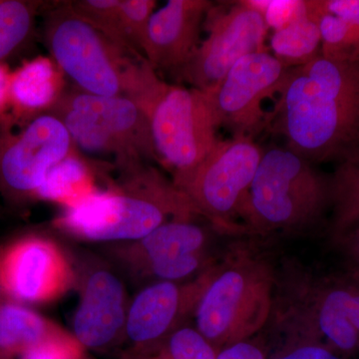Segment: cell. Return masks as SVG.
<instances>
[{"instance_id": "17", "label": "cell", "mask_w": 359, "mask_h": 359, "mask_svg": "<svg viewBox=\"0 0 359 359\" xmlns=\"http://www.w3.org/2000/svg\"><path fill=\"white\" fill-rule=\"evenodd\" d=\"M65 76L52 58L39 56L22 63L11 73L14 115L26 120L53 109L65 95Z\"/></svg>"}, {"instance_id": "13", "label": "cell", "mask_w": 359, "mask_h": 359, "mask_svg": "<svg viewBox=\"0 0 359 359\" xmlns=\"http://www.w3.org/2000/svg\"><path fill=\"white\" fill-rule=\"evenodd\" d=\"M73 282L69 261L48 238H20L0 252V290L16 301H55Z\"/></svg>"}, {"instance_id": "2", "label": "cell", "mask_w": 359, "mask_h": 359, "mask_svg": "<svg viewBox=\"0 0 359 359\" xmlns=\"http://www.w3.org/2000/svg\"><path fill=\"white\" fill-rule=\"evenodd\" d=\"M119 190L97 191L56 221L70 235L94 242H135L172 219L201 216L195 205L154 168L128 171Z\"/></svg>"}, {"instance_id": "19", "label": "cell", "mask_w": 359, "mask_h": 359, "mask_svg": "<svg viewBox=\"0 0 359 359\" xmlns=\"http://www.w3.org/2000/svg\"><path fill=\"white\" fill-rule=\"evenodd\" d=\"M330 176L332 231L335 242L359 226V144L339 157Z\"/></svg>"}, {"instance_id": "12", "label": "cell", "mask_w": 359, "mask_h": 359, "mask_svg": "<svg viewBox=\"0 0 359 359\" xmlns=\"http://www.w3.org/2000/svg\"><path fill=\"white\" fill-rule=\"evenodd\" d=\"M0 137V186L14 196H35L52 168L74 151L69 132L47 113Z\"/></svg>"}, {"instance_id": "18", "label": "cell", "mask_w": 359, "mask_h": 359, "mask_svg": "<svg viewBox=\"0 0 359 359\" xmlns=\"http://www.w3.org/2000/svg\"><path fill=\"white\" fill-rule=\"evenodd\" d=\"M193 219H172L145 237L120 245L116 254L134 271L146 264L204 252L207 233Z\"/></svg>"}, {"instance_id": "14", "label": "cell", "mask_w": 359, "mask_h": 359, "mask_svg": "<svg viewBox=\"0 0 359 359\" xmlns=\"http://www.w3.org/2000/svg\"><path fill=\"white\" fill-rule=\"evenodd\" d=\"M218 269L219 266L207 268L186 283L158 282L142 290L125 323L133 346L152 344L181 328L187 316L197 311Z\"/></svg>"}, {"instance_id": "21", "label": "cell", "mask_w": 359, "mask_h": 359, "mask_svg": "<svg viewBox=\"0 0 359 359\" xmlns=\"http://www.w3.org/2000/svg\"><path fill=\"white\" fill-rule=\"evenodd\" d=\"M97 191L88 165L73 151L48 172L35 197L68 208Z\"/></svg>"}, {"instance_id": "8", "label": "cell", "mask_w": 359, "mask_h": 359, "mask_svg": "<svg viewBox=\"0 0 359 359\" xmlns=\"http://www.w3.org/2000/svg\"><path fill=\"white\" fill-rule=\"evenodd\" d=\"M264 151L252 137L218 140L197 166L173 177L174 185L201 216L231 230L235 217L247 218L250 186Z\"/></svg>"}, {"instance_id": "25", "label": "cell", "mask_w": 359, "mask_h": 359, "mask_svg": "<svg viewBox=\"0 0 359 359\" xmlns=\"http://www.w3.org/2000/svg\"><path fill=\"white\" fill-rule=\"evenodd\" d=\"M37 7L36 2L0 0V62L32 32Z\"/></svg>"}, {"instance_id": "28", "label": "cell", "mask_w": 359, "mask_h": 359, "mask_svg": "<svg viewBox=\"0 0 359 359\" xmlns=\"http://www.w3.org/2000/svg\"><path fill=\"white\" fill-rule=\"evenodd\" d=\"M205 264V252H195L146 264L137 269L136 273L147 278H157L159 282H179L195 275Z\"/></svg>"}, {"instance_id": "31", "label": "cell", "mask_w": 359, "mask_h": 359, "mask_svg": "<svg viewBox=\"0 0 359 359\" xmlns=\"http://www.w3.org/2000/svg\"><path fill=\"white\" fill-rule=\"evenodd\" d=\"M273 359H342L332 349L318 344L297 342Z\"/></svg>"}, {"instance_id": "16", "label": "cell", "mask_w": 359, "mask_h": 359, "mask_svg": "<svg viewBox=\"0 0 359 359\" xmlns=\"http://www.w3.org/2000/svg\"><path fill=\"white\" fill-rule=\"evenodd\" d=\"M125 292L117 276L97 271L85 283L73 320L74 337L87 348L109 346L126 323Z\"/></svg>"}, {"instance_id": "4", "label": "cell", "mask_w": 359, "mask_h": 359, "mask_svg": "<svg viewBox=\"0 0 359 359\" xmlns=\"http://www.w3.org/2000/svg\"><path fill=\"white\" fill-rule=\"evenodd\" d=\"M275 278L268 264L238 257L219 266L196 311V330L217 351L248 341L275 308Z\"/></svg>"}, {"instance_id": "15", "label": "cell", "mask_w": 359, "mask_h": 359, "mask_svg": "<svg viewBox=\"0 0 359 359\" xmlns=\"http://www.w3.org/2000/svg\"><path fill=\"white\" fill-rule=\"evenodd\" d=\"M209 0H169L149 22L142 54L155 70L176 74L199 46Z\"/></svg>"}, {"instance_id": "10", "label": "cell", "mask_w": 359, "mask_h": 359, "mask_svg": "<svg viewBox=\"0 0 359 359\" xmlns=\"http://www.w3.org/2000/svg\"><path fill=\"white\" fill-rule=\"evenodd\" d=\"M207 37L176 77L202 92L216 88L245 56L269 49V27L263 16L242 1L212 4L204 21Z\"/></svg>"}, {"instance_id": "30", "label": "cell", "mask_w": 359, "mask_h": 359, "mask_svg": "<svg viewBox=\"0 0 359 359\" xmlns=\"http://www.w3.org/2000/svg\"><path fill=\"white\" fill-rule=\"evenodd\" d=\"M308 14L306 0H269L263 18L269 29H282Z\"/></svg>"}, {"instance_id": "3", "label": "cell", "mask_w": 359, "mask_h": 359, "mask_svg": "<svg viewBox=\"0 0 359 359\" xmlns=\"http://www.w3.org/2000/svg\"><path fill=\"white\" fill-rule=\"evenodd\" d=\"M45 37L51 58L85 93L128 97L138 103L158 79L143 56L116 44L80 18L69 4L50 11Z\"/></svg>"}, {"instance_id": "33", "label": "cell", "mask_w": 359, "mask_h": 359, "mask_svg": "<svg viewBox=\"0 0 359 359\" xmlns=\"http://www.w3.org/2000/svg\"><path fill=\"white\" fill-rule=\"evenodd\" d=\"M11 73L6 63L0 62V117L6 116L11 108Z\"/></svg>"}, {"instance_id": "24", "label": "cell", "mask_w": 359, "mask_h": 359, "mask_svg": "<svg viewBox=\"0 0 359 359\" xmlns=\"http://www.w3.org/2000/svg\"><path fill=\"white\" fill-rule=\"evenodd\" d=\"M217 354L196 328L181 327L152 344L132 347L121 359H216Z\"/></svg>"}, {"instance_id": "32", "label": "cell", "mask_w": 359, "mask_h": 359, "mask_svg": "<svg viewBox=\"0 0 359 359\" xmlns=\"http://www.w3.org/2000/svg\"><path fill=\"white\" fill-rule=\"evenodd\" d=\"M216 359H266L263 351L249 341L238 342L218 351Z\"/></svg>"}, {"instance_id": "29", "label": "cell", "mask_w": 359, "mask_h": 359, "mask_svg": "<svg viewBox=\"0 0 359 359\" xmlns=\"http://www.w3.org/2000/svg\"><path fill=\"white\" fill-rule=\"evenodd\" d=\"M84 346L74 335L60 330L26 351L18 359H83Z\"/></svg>"}, {"instance_id": "20", "label": "cell", "mask_w": 359, "mask_h": 359, "mask_svg": "<svg viewBox=\"0 0 359 359\" xmlns=\"http://www.w3.org/2000/svg\"><path fill=\"white\" fill-rule=\"evenodd\" d=\"M60 327L16 304L0 306V359L21 354L60 332Z\"/></svg>"}, {"instance_id": "23", "label": "cell", "mask_w": 359, "mask_h": 359, "mask_svg": "<svg viewBox=\"0 0 359 359\" xmlns=\"http://www.w3.org/2000/svg\"><path fill=\"white\" fill-rule=\"evenodd\" d=\"M320 26L321 56L337 62H359V20L321 11L316 0H308Z\"/></svg>"}, {"instance_id": "9", "label": "cell", "mask_w": 359, "mask_h": 359, "mask_svg": "<svg viewBox=\"0 0 359 359\" xmlns=\"http://www.w3.org/2000/svg\"><path fill=\"white\" fill-rule=\"evenodd\" d=\"M285 304L280 323L295 342L332 351L359 349V273L306 283Z\"/></svg>"}, {"instance_id": "26", "label": "cell", "mask_w": 359, "mask_h": 359, "mask_svg": "<svg viewBox=\"0 0 359 359\" xmlns=\"http://www.w3.org/2000/svg\"><path fill=\"white\" fill-rule=\"evenodd\" d=\"M121 2L122 0H80L69 2V4L80 18L93 25L116 44L128 50L120 26Z\"/></svg>"}, {"instance_id": "27", "label": "cell", "mask_w": 359, "mask_h": 359, "mask_svg": "<svg viewBox=\"0 0 359 359\" xmlns=\"http://www.w3.org/2000/svg\"><path fill=\"white\" fill-rule=\"evenodd\" d=\"M156 6L155 0H122L120 26L125 45L132 53L143 56L142 49Z\"/></svg>"}, {"instance_id": "34", "label": "cell", "mask_w": 359, "mask_h": 359, "mask_svg": "<svg viewBox=\"0 0 359 359\" xmlns=\"http://www.w3.org/2000/svg\"><path fill=\"white\" fill-rule=\"evenodd\" d=\"M337 243L344 245L349 259L354 264V271L359 273V226Z\"/></svg>"}, {"instance_id": "5", "label": "cell", "mask_w": 359, "mask_h": 359, "mask_svg": "<svg viewBox=\"0 0 359 359\" xmlns=\"http://www.w3.org/2000/svg\"><path fill=\"white\" fill-rule=\"evenodd\" d=\"M332 205L330 178L289 148L264 150L250 186L245 221L269 229H301Z\"/></svg>"}, {"instance_id": "6", "label": "cell", "mask_w": 359, "mask_h": 359, "mask_svg": "<svg viewBox=\"0 0 359 359\" xmlns=\"http://www.w3.org/2000/svg\"><path fill=\"white\" fill-rule=\"evenodd\" d=\"M50 113L85 154L113 157L124 171L156 160L145 112L128 97L68 92Z\"/></svg>"}, {"instance_id": "22", "label": "cell", "mask_w": 359, "mask_h": 359, "mask_svg": "<svg viewBox=\"0 0 359 359\" xmlns=\"http://www.w3.org/2000/svg\"><path fill=\"white\" fill-rule=\"evenodd\" d=\"M271 50L287 69L308 65L321 55L320 26L309 6L306 16L273 32Z\"/></svg>"}, {"instance_id": "1", "label": "cell", "mask_w": 359, "mask_h": 359, "mask_svg": "<svg viewBox=\"0 0 359 359\" xmlns=\"http://www.w3.org/2000/svg\"><path fill=\"white\" fill-rule=\"evenodd\" d=\"M266 129L309 162L339 159L359 144V62L318 56L287 69Z\"/></svg>"}, {"instance_id": "7", "label": "cell", "mask_w": 359, "mask_h": 359, "mask_svg": "<svg viewBox=\"0 0 359 359\" xmlns=\"http://www.w3.org/2000/svg\"><path fill=\"white\" fill-rule=\"evenodd\" d=\"M139 105L147 117L156 161L173 174L190 171L219 140L204 92L158 79Z\"/></svg>"}, {"instance_id": "11", "label": "cell", "mask_w": 359, "mask_h": 359, "mask_svg": "<svg viewBox=\"0 0 359 359\" xmlns=\"http://www.w3.org/2000/svg\"><path fill=\"white\" fill-rule=\"evenodd\" d=\"M287 72L269 49L238 60L216 88L204 92L218 128L252 138L266 129L269 112L264 101L275 99Z\"/></svg>"}]
</instances>
